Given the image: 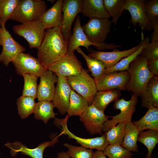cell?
Instances as JSON below:
<instances>
[{
	"mask_svg": "<svg viewBox=\"0 0 158 158\" xmlns=\"http://www.w3.org/2000/svg\"><path fill=\"white\" fill-rule=\"evenodd\" d=\"M68 42L64 39L60 28L46 29L38 50V59L47 69L67 53Z\"/></svg>",
	"mask_w": 158,
	"mask_h": 158,
	"instance_id": "cell-1",
	"label": "cell"
},
{
	"mask_svg": "<svg viewBox=\"0 0 158 158\" xmlns=\"http://www.w3.org/2000/svg\"><path fill=\"white\" fill-rule=\"evenodd\" d=\"M147 59L140 54L130 64L128 71L130 78L126 87V90L132 92L138 97L145 88L154 75L148 70Z\"/></svg>",
	"mask_w": 158,
	"mask_h": 158,
	"instance_id": "cell-2",
	"label": "cell"
},
{
	"mask_svg": "<svg viewBox=\"0 0 158 158\" xmlns=\"http://www.w3.org/2000/svg\"><path fill=\"white\" fill-rule=\"evenodd\" d=\"M47 8L44 1L20 0L11 20L21 23L38 20Z\"/></svg>",
	"mask_w": 158,
	"mask_h": 158,
	"instance_id": "cell-3",
	"label": "cell"
},
{
	"mask_svg": "<svg viewBox=\"0 0 158 158\" xmlns=\"http://www.w3.org/2000/svg\"><path fill=\"white\" fill-rule=\"evenodd\" d=\"M73 32L68 42L67 53L71 55H74L75 51L80 46L85 47L89 50V47L92 45L98 50L105 49H116L122 46L114 43H104L95 44L90 42L85 34L81 24L79 16L77 17L74 22Z\"/></svg>",
	"mask_w": 158,
	"mask_h": 158,
	"instance_id": "cell-4",
	"label": "cell"
},
{
	"mask_svg": "<svg viewBox=\"0 0 158 158\" xmlns=\"http://www.w3.org/2000/svg\"><path fill=\"white\" fill-rule=\"evenodd\" d=\"M138 97L135 94L132 95L129 101L122 98L114 101L113 107L115 110H119L120 113L115 116H109L112 118L108 119L104 124L102 132L106 133L113 126L120 123H127L132 121V115L136 110V105L138 101Z\"/></svg>",
	"mask_w": 158,
	"mask_h": 158,
	"instance_id": "cell-5",
	"label": "cell"
},
{
	"mask_svg": "<svg viewBox=\"0 0 158 158\" xmlns=\"http://www.w3.org/2000/svg\"><path fill=\"white\" fill-rule=\"evenodd\" d=\"M45 30L39 20L21 23L13 27L14 33L24 38L30 49H37L40 47L44 39Z\"/></svg>",
	"mask_w": 158,
	"mask_h": 158,
	"instance_id": "cell-6",
	"label": "cell"
},
{
	"mask_svg": "<svg viewBox=\"0 0 158 158\" xmlns=\"http://www.w3.org/2000/svg\"><path fill=\"white\" fill-rule=\"evenodd\" d=\"M88 71L83 68L80 73L66 78L72 89L85 97L90 105L92 104L93 97L98 91L95 80Z\"/></svg>",
	"mask_w": 158,
	"mask_h": 158,
	"instance_id": "cell-7",
	"label": "cell"
},
{
	"mask_svg": "<svg viewBox=\"0 0 158 158\" xmlns=\"http://www.w3.org/2000/svg\"><path fill=\"white\" fill-rule=\"evenodd\" d=\"M0 23V37L2 50L0 54V62L7 66L19 54L25 52L26 49L13 37L6 28V23Z\"/></svg>",
	"mask_w": 158,
	"mask_h": 158,
	"instance_id": "cell-8",
	"label": "cell"
},
{
	"mask_svg": "<svg viewBox=\"0 0 158 158\" xmlns=\"http://www.w3.org/2000/svg\"><path fill=\"white\" fill-rule=\"evenodd\" d=\"M112 23L108 18H90L82 27L88 40L95 44L104 43L110 32Z\"/></svg>",
	"mask_w": 158,
	"mask_h": 158,
	"instance_id": "cell-9",
	"label": "cell"
},
{
	"mask_svg": "<svg viewBox=\"0 0 158 158\" xmlns=\"http://www.w3.org/2000/svg\"><path fill=\"white\" fill-rule=\"evenodd\" d=\"M70 116L67 114L63 119L55 118L54 123L61 128L62 134L68 136L69 138L75 140L81 146L90 149H96L97 150L103 151L109 145L106 133L100 137L86 138L79 137L71 132L67 126V121Z\"/></svg>",
	"mask_w": 158,
	"mask_h": 158,
	"instance_id": "cell-10",
	"label": "cell"
},
{
	"mask_svg": "<svg viewBox=\"0 0 158 158\" xmlns=\"http://www.w3.org/2000/svg\"><path fill=\"white\" fill-rule=\"evenodd\" d=\"M12 62L16 73L22 76L28 74L40 77L47 70L38 58L23 52L19 54Z\"/></svg>",
	"mask_w": 158,
	"mask_h": 158,
	"instance_id": "cell-11",
	"label": "cell"
},
{
	"mask_svg": "<svg viewBox=\"0 0 158 158\" xmlns=\"http://www.w3.org/2000/svg\"><path fill=\"white\" fill-rule=\"evenodd\" d=\"M108 117L104 111L99 110L92 104L89 105L80 116V119L90 135H102L103 124L108 119Z\"/></svg>",
	"mask_w": 158,
	"mask_h": 158,
	"instance_id": "cell-12",
	"label": "cell"
},
{
	"mask_svg": "<svg viewBox=\"0 0 158 158\" xmlns=\"http://www.w3.org/2000/svg\"><path fill=\"white\" fill-rule=\"evenodd\" d=\"M130 78L128 71H115L103 74L95 82L98 91L115 89L126 90Z\"/></svg>",
	"mask_w": 158,
	"mask_h": 158,
	"instance_id": "cell-13",
	"label": "cell"
},
{
	"mask_svg": "<svg viewBox=\"0 0 158 158\" xmlns=\"http://www.w3.org/2000/svg\"><path fill=\"white\" fill-rule=\"evenodd\" d=\"M83 0H63V21L60 30L64 39L68 40L71 35L72 23L78 14L81 13Z\"/></svg>",
	"mask_w": 158,
	"mask_h": 158,
	"instance_id": "cell-14",
	"label": "cell"
},
{
	"mask_svg": "<svg viewBox=\"0 0 158 158\" xmlns=\"http://www.w3.org/2000/svg\"><path fill=\"white\" fill-rule=\"evenodd\" d=\"M83 68L81 62L75 55L68 53L52 64L48 69L57 76L66 78L80 73Z\"/></svg>",
	"mask_w": 158,
	"mask_h": 158,
	"instance_id": "cell-15",
	"label": "cell"
},
{
	"mask_svg": "<svg viewBox=\"0 0 158 158\" xmlns=\"http://www.w3.org/2000/svg\"><path fill=\"white\" fill-rule=\"evenodd\" d=\"M145 1L126 0L124 9L130 13L131 16V23L134 27L138 23L142 31H150L153 28L144 8Z\"/></svg>",
	"mask_w": 158,
	"mask_h": 158,
	"instance_id": "cell-16",
	"label": "cell"
},
{
	"mask_svg": "<svg viewBox=\"0 0 158 158\" xmlns=\"http://www.w3.org/2000/svg\"><path fill=\"white\" fill-rule=\"evenodd\" d=\"M57 77L58 81L52 101L54 107L58 109L61 114L64 115L67 113L72 89L66 78Z\"/></svg>",
	"mask_w": 158,
	"mask_h": 158,
	"instance_id": "cell-17",
	"label": "cell"
},
{
	"mask_svg": "<svg viewBox=\"0 0 158 158\" xmlns=\"http://www.w3.org/2000/svg\"><path fill=\"white\" fill-rule=\"evenodd\" d=\"M142 42L141 38L140 42L137 45L129 49L122 51L117 49L110 52L92 50L89 53L88 56L102 61L104 64L106 68H108L115 65L122 59L136 51L140 47Z\"/></svg>",
	"mask_w": 158,
	"mask_h": 158,
	"instance_id": "cell-18",
	"label": "cell"
},
{
	"mask_svg": "<svg viewBox=\"0 0 158 158\" xmlns=\"http://www.w3.org/2000/svg\"><path fill=\"white\" fill-rule=\"evenodd\" d=\"M40 78V82L38 85L37 94L38 101H52L55 92L54 84L58 81L57 76L48 69Z\"/></svg>",
	"mask_w": 158,
	"mask_h": 158,
	"instance_id": "cell-19",
	"label": "cell"
},
{
	"mask_svg": "<svg viewBox=\"0 0 158 158\" xmlns=\"http://www.w3.org/2000/svg\"><path fill=\"white\" fill-rule=\"evenodd\" d=\"M58 141L57 137L50 141L42 142L36 148L32 149L28 148L25 145L18 141L13 143L8 142L5 145L10 149V153L13 157H15L18 153L20 152L23 154L32 158H36L40 154H43L44 150L47 147L53 146Z\"/></svg>",
	"mask_w": 158,
	"mask_h": 158,
	"instance_id": "cell-20",
	"label": "cell"
},
{
	"mask_svg": "<svg viewBox=\"0 0 158 158\" xmlns=\"http://www.w3.org/2000/svg\"><path fill=\"white\" fill-rule=\"evenodd\" d=\"M63 0H58L43 14L39 20L46 30L60 28L63 18L62 7Z\"/></svg>",
	"mask_w": 158,
	"mask_h": 158,
	"instance_id": "cell-21",
	"label": "cell"
},
{
	"mask_svg": "<svg viewBox=\"0 0 158 158\" xmlns=\"http://www.w3.org/2000/svg\"><path fill=\"white\" fill-rule=\"evenodd\" d=\"M140 96L142 107L148 109L152 106L158 108V76L154 75L150 79Z\"/></svg>",
	"mask_w": 158,
	"mask_h": 158,
	"instance_id": "cell-22",
	"label": "cell"
},
{
	"mask_svg": "<svg viewBox=\"0 0 158 158\" xmlns=\"http://www.w3.org/2000/svg\"><path fill=\"white\" fill-rule=\"evenodd\" d=\"M81 13L90 18L109 19L110 17L104 7L103 0H83Z\"/></svg>",
	"mask_w": 158,
	"mask_h": 158,
	"instance_id": "cell-23",
	"label": "cell"
},
{
	"mask_svg": "<svg viewBox=\"0 0 158 158\" xmlns=\"http://www.w3.org/2000/svg\"><path fill=\"white\" fill-rule=\"evenodd\" d=\"M132 123L139 132L147 129L158 130V108L150 106L148 111L142 118Z\"/></svg>",
	"mask_w": 158,
	"mask_h": 158,
	"instance_id": "cell-24",
	"label": "cell"
},
{
	"mask_svg": "<svg viewBox=\"0 0 158 158\" xmlns=\"http://www.w3.org/2000/svg\"><path fill=\"white\" fill-rule=\"evenodd\" d=\"M121 94L118 89L97 91L93 99L92 104L99 110L104 111L109 104L119 99Z\"/></svg>",
	"mask_w": 158,
	"mask_h": 158,
	"instance_id": "cell-25",
	"label": "cell"
},
{
	"mask_svg": "<svg viewBox=\"0 0 158 158\" xmlns=\"http://www.w3.org/2000/svg\"><path fill=\"white\" fill-rule=\"evenodd\" d=\"M139 132L132 122L126 123L124 136L121 145V146L131 152H138L137 142Z\"/></svg>",
	"mask_w": 158,
	"mask_h": 158,
	"instance_id": "cell-26",
	"label": "cell"
},
{
	"mask_svg": "<svg viewBox=\"0 0 158 158\" xmlns=\"http://www.w3.org/2000/svg\"><path fill=\"white\" fill-rule=\"evenodd\" d=\"M141 36L142 42L140 47L132 54L121 59L113 66L108 68H106L104 74L113 72L128 71L130 63L141 54L146 44L150 42V38L148 37L145 38L143 32L141 33Z\"/></svg>",
	"mask_w": 158,
	"mask_h": 158,
	"instance_id": "cell-27",
	"label": "cell"
},
{
	"mask_svg": "<svg viewBox=\"0 0 158 158\" xmlns=\"http://www.w3.org/2000/svg\"><path fill=\"white\" fill-rule=\"evenodd\" d=\"M54 107L52 101H38L35 107L33 113L35 119L43 121L46 124L51 118H55L56 115L54 111Z\"/></svg>",
	"mask_w": 158,
	"mask_h": 158,
	"instance_id": "cell-28",
	"label": "cell"
},
{
	"mask_svg": "<svg viewBox=\"0 0 158 158\" xmlns=\"http://www.w3.org/2000/svg\"><path fill=\"white\" fill-rule=\"evenodd\" d=\"M89 106L88 103L85 97L72 89L67 112L69 116H80Z\"/></svg>",
	"mask_w": 158,
	"mask_h": 158,
	"instance_id": "cell-29",
	"label": "cell"
},
{
	"mask_svg": "<svg viewBox=\"0 0 158 158\" xmlns=\"http://www.w3.org/2000/svg\"><path fill=\"white\" fill-rule=\"evenodd\" d=\"M137 141L144 145L147 148L148 153L145 158H152L153 150L158 143V130L149 129L140 132Z\"/></svg>",
	"mask_w": 158,
	"mask_h": 158,
	"instance_id": "cell-30",
	"label": "cell"
},
{
	"mask_svg": "<svg viewBox=\"0 0 158 158\" xmlns=\"http://www.w3.org/2000/svg\"><path fill=\"white\" fill-rule=\"evenodd\" d=\"M76 50L85 60L88 69L91 73V75L94 77L95 81L97 80L105 71L106 68L104 63L98 59L89 56L80 47Z\"/></svg>",
	"mask_w": 158,
	"mask_h": 158,
	"instance_id": "cell-31",
	"label": "cell"
},
{
	"mask_svg": "<svg viewBox=\"0 0 158 158\" xmlns=\"http://www.w3.org/2000/svg\"><path fill=\"white\" fill-rule=\"evenodd\" d=\"M126 0H103L104 7L110 17L111 21L115 25L124 10Z\"/></svg>",
	"mask_w": 158,
	"mask_h": 158,
	"instance_id": "cell-32",
	"label": "cell"
},
{
	"mask_svg": "<svg viewBox=\"0 0 158 158\" xmlns=\"http://www.w3.org/2000/svg\"><path fill=\"white\" fill-rule=\"evenodd\" d=\"M34 98L21 96L16 101L18 113L22 119L26 118L33 113L36 103Z\"/></svg>",
	"mask_w": 158,
	"mask_h": 158,
	"instance_id": "cell-33",
	"label": "cell"
},
{
	"mask_svg": "<svg viewBox=\"0 0 158 158\" xmlns=\"http://www.w3.org/2000/svg\"><path fill=\"white\" fill-rule=\"evenodd\" d=\"M20 0H0V22L11 20Z\"/></svg>",
	"mask_w": 158,
	"mask_h": 158,
	"instance_id": "cell-34",
	"label": "cell"
},
{
	"mask_svg": "<svg viewBox=\"0 0 158 158\" xmlns=\"http://www.w3.org/2000/svg\"><path fill=\"white\" fill-rule=\"evenodd\" d=\"M24 85L22 96L37 98L38 77L30 74H25L23 76Z\"/></svg>",
	"mask_w": 158,
	"mask_h": 158,
	"instance_id": "cell-35",
	"label": "cell"
},
{
	"mask_svg": "<svg viewBox=\"0 0 158 158\" xmlns=\"http://www.w3.org/2000/svg\"><path fill=\"white\" fill-rule=\"evenodd\" d=\"M125 124L124 123H118L105 133L109 145H121L124 136Z\"/></svg>",
	"mask_w": 158,
	"mask_h": 158,
	"instance_id": "cell-36",
	"label": "cell"
},
{
	"mask_svg": "<svg viewBox=\"0 0 158 158\" xmlns=\"http://www.w3.org/2000/svg\"><path fill=\"white\" fill-rule=\"evenodd\" d=\"M109 158H131L133 154L121 145H109L103 151Z\"/></svg>",
	"mask_w": 158,
	"mask_h": 158,
	"instance_id": "cell-37",
	"label": "cell"
},
{
	"mask_svg": "<svg viewBox=\"0 0 158 158\" xmlns=\"http://www.w3.org/2000/svg\"><path fill=\"white\" fill-rule=\"evenodd\" d=\"M63 145L68 149L67 151L71 158H93L94 152L92 149L74 146L67 142Z\"/></svg>",
	"mask_w": 158,
	"mask_h": 158,
	"instance_id": "cell-38",
	"label": "cell"
},
{
	"mask_svg": "<svg viewBox=\"0 0 158 158\" xmlns=\"http://www.w3.org/2000/svg\"><path fill=\"white\" fill-rule=\"evenodd\" d=\"M140 54L147 59H158V42H151L148 43Z\"/></svg>",
	"mask_w": 158,
	"mask_h": 158,
	"instance_id": "cell-39",
	"label": "cell"
},
{
	"mask_svg": "<svg viewBox=\"0 0 158 158\" xmlns=\"http://www.w3.org/2000/svg\"><path fill=\"white\" fill-rule=\"evenodd\" d=\"M144 7L147 17L151 21L158 18V0H145Z\"/></svg>",
	"mask_w": 158,
	"mask_h": 158,
	"instance_id": "cell-40",
	"label": "cell"
},
{
	"mask_svg": "<svg viewBox=\"0 0 158 158\" xmlns=\"http://www.w3.org/2000/svg\"><path fill=\"white\" fill-rule=\"evenodd\" d=\"M147 66L149 71L154 75L158 76V59H147Z\"/></svg>",
	"mask_w": 158,
	"mask_h": 158,
	"instance_id": "cell-41",
	"label": "cell"
},
{
	"mask_svg": "<svg viewBox=\"0 0 158 158\" xmlns=\"http://www.w3.org/2000/svg\"><path fill=\"white\" fill-rule=\"evenodd\" d=\"M151 22L154 30L151 36V42H158V18L153 19Z\"/></svg>",
	"mask_w": 158,
	"mask_h": 158,
	"instance_id": "cell-42",
	"label": "cell"
},
{
	"mask_svg": "<svg viewBox=\"0 0 158 158\" xmlns=\"http://www.w3.org/2000/svg\"><path fill=\"white\" fill-rule=\"evenodd\" d=\"M93 158H107L102 151L97 150L94 152Z\"/></svg>",
	"mask_w": 158,
	"mask_h": 158,
	"instance_id": "cell-43",
	"label": "cell"
},
{
	"mask_svg": "<svg viewBox=\"0 0 158 158\" xmlns=\"http://www.w3.org/2000/svg\"><path fill=\"white\" fill-rule=\"evenodd\" d=\"M56 158H70V157L67 151H62L58 153Z\"/></svg>",
	"mask_w": 158,
	"mask_h": 158,
	"instance_id": "cell-44",
	"label": "cell"
},
{
	"mask_svg": "<svg viewBox=\"0 0 158 158\" xmlns=\"http://www.w3.org/2000/svg\"><path fill=\"white\" fill-rule=\"evenodd\" d=\"M2 45V42H1V38L0 37V45Z\"/></svg>",
	"mask_w": 158,
	"mask_h": 158,
	"instance_id": "cell-45",
	"label": "cell"
},
{
	"mask_svg": "<svg viewBox=\"0 0 158 158\" xmlns=\"http://www.w3.org/2000/svg\"><path fill=\"white\" fill-rule=\"evenodd\" d=\"M48 1H50L52 3H53L55 1V0H48Z\"/></svg>",
	"mask_w": 158,
	"mask_h": 158,
	"instance_id": "cell-46",
	"label": "cell"
},
{
	"mask_svg": "<svg viewBox=\"0 0 158 158\" xmlns=\"http://www.w3.org/2000/svg\"><path fill=\"white\" fill-rule=\"evenodd\" d=\"M1 23L0 22V27H1Z\"/></svg>",
	"mask_w": 158,
	"mask_h": 158,
	"instance_id": "cell-47",
	"label": "cell"
}]
</instances>
